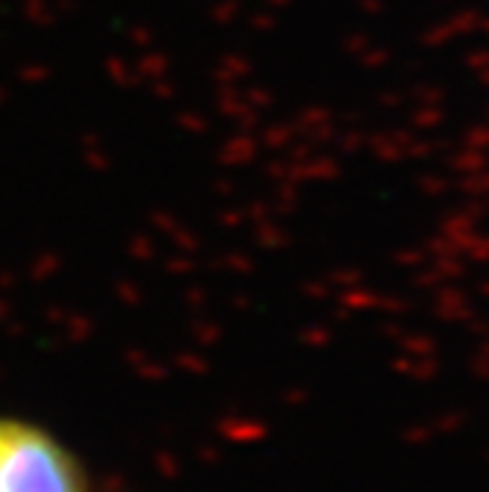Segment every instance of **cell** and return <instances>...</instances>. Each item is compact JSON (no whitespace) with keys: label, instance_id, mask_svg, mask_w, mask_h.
Listing matches in <instances>:
<instances>
[{"label":"cell","instance_id":"6da1fadb","mask_svg":"<svg viewBox=\"0 0 489 492\" xmlns=\"http://www.w3.org/2000/svg\"><path fill=\"white\" fill-rule=\"evenodd\" d=\"M0 492H86V480L50 434L0 419Z\"/></svg>","mask_w":489,"mask_h":492}]
</instances>
